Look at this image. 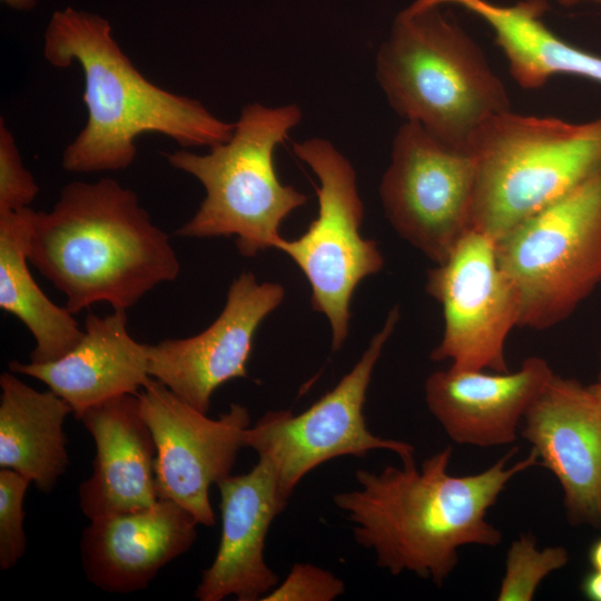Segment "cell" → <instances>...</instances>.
<instances>
[{
  "instance_id": "1",
  "label": "cell",
  "mask_w": 601,
  "mask_h": 601,
  "mask_svg": "<svg viewBox=\"0 0 601 601\" xmlns=\"http://www.w3.org/2000/svg\"><path fill=\"white\" fill-rule=\"evenodd\" d=\"M511 447L489 469L470 475H451V446L402 466L387 465L375 473L355 472L358 487L334 494L333 502L353 523L355 541L375 554L376 565L397 575L413 572L437 587L455 569L464 545L496 546L502 533L486 521L508 483L538 465L534 449L508 465Z\"/></svg>"
},
{
  "instance_id": "2",
  "label": "cell",
  "mask_w": 601,
  "mask_h": 601,
  "mask_svg": "<svg viewBox=\"0 0 601 601\" xmlns=\"http://www.w3.org/2000/svg\"><path fill=\"white\" fill-rule=\"evenodd\" d=\"M27 255L72 314L100 302L127 311L180 272L168 235L111 178L72 181L50 211L32 209Z\"/></svg>"
},
{
  "instance_id": "3",
  "label": "cell",
  "mask_w": 601,
  "mask_h": 601,
  "mask_svg": "<svg viewBox=\"0 0 601 601\" xmlns=\"http://www.w3.org/2000/svg\"><path fill=\"white\" fill-rule=\"evenodd\" d=\"M43 55L53 67L77 63L83 72L88 120L62 154L67 171L126 169L144 134L166 136L184 148H211L234 131L233 122L217 118L200 101L150 82L99 16L72 8L56 11L45 33Z\"/></svg>"
},
{
  "instance_id": "4",
  "label": "cell",
  "mask_w": 601,
  "mask_h": 601,
  "mask_svg": "<svg viewBox=\"0 0 601 601\" xmlns=\"http://www.w3.org/2000/svg\"><path fill=\"white\" fill-rule=\"evenodd\" d=\"M376 78L405 121L466 152L492 118L511 110L481 48L439 7L397 16L377 52Z\"/></svg>"
},
{
  "instance_id": "5",
  "label": "cell",
  "mask_w": 601,
  "mask_h": 601,
  "mask_svg": "<svg viewBox=\"0 0 601 601\" xmlns=\"http://www.w3.org/2000/svg\"><path fill=\"white\" fill-rule=\"evenodd\" d=\"M302 120L296 104H247L230 138L198 155L165 154L169 165L198 179L206 196L195 215L176 230L186 238L236 236L244 257L275 248L284 219L307 201L306 195L277 177L274 152Z\"/></svg>"
},
{
  "instance_id": "6",
  "label": "cell",
  "mask_w": 601,
  "mask_h": 601,
  "mask_svg": "<svg viewBox=\"0 0 601 601\" xmlns=\"http://www.w3.org/2000/svg\"><path fill=\"white\" fill-rule=\"evenodd\" d=\"M471 229L495 243L601 167V116L574 124L505 111L474 138Z\"/></svg>"
},
{
  "instance_id": "7",
  "label": "cell",
  "mask_w": 601,
  "mask_h": 601,
  "mask_svg": "<svg viewBox=\"0 0 601 601\" xmlns=\"http://www.w3.org/2000/svg\"><path fill=\"white\" fill-rule=\"evenodd\" d=\"M521 295L519 327L566 319L601 282V167L496 242Z\"/></svg>"
},
{
  "instance_id": "8",
  "label": "cell",
  "mask_w": 601,
  "mask_h": 601,
  "mask_svg": "<svg viewBox=\"0 0 601 601\" xmlns=\"http://www.w3.org/2000/svg\"><path fill=\"white\" fill-rule=\"evenodd\" d=\"M294 152L318 178V215L303 235L282 237L275 248L306 276L312 307L328 318L332 348L338 351L348 335L355 288L383 268L384 258L377 243L359 233L364 207L348 159L323 138L297 142Z\"/></svg>"
},
{
  "instance_id": "9",
  "label": "cell",
  "mask_w": 601,
  "mask_h": 601,
  "mask_svg": "<svg viewBox=\"0 0 601 601\" xmlns=\"http://www.w3.org/2000/svg\"><path fill=\"white\" fill-rule=\"evenodd\" d=\"M398 321L400 308L395 306L354 367L308 408L297 415L289 410L268 411L247 427L245 447L270 460L287 502L305 475L335 457H362L373 450H387L402 462L414 460L412 444L373 434L364 416L373 371Z\"/></svg>"
},
{
  "instance_id": "10",
  "label": "cell",
  "mask_w": 601,
  "mask_h": 601,
  "mask_svg": "<svg viewBox=\"0 0 601 601\" xmlns=\"http://www.w3.org/2000/svg\"><path fill=\"white\" fill-rule=\"evenodd\" d=\"M474 183L471 152L443 144L417 122L405 121L394 137L380 197L395 231L440 264L471 230Z\"/></svg>"
},
{
  "instance_id": "11",
  "label": "cell",
  "mask_w": 601,
  "mask_h": 601,
  "mask_svg": "<svg viewBox=\"0 0 601 601\" xmlns=\"http://www.w3.org/2000/svg\"><path fill=\"white\" fill-rule=\"evenodd\" d=\"M426 293L442 307L444 328L432 361L459 370L509 372L505 343L521 318V295L501 267L496 243L471 229L426 274Z\"/></svg>"
},
{
  "instance_id": "12",
  "label": "cell",
  "mask_w": 601,
  "mask_h": 601,
  "mask_svg": "<svg viewBox=\"0 0 601 601\" xmlns=\"http://www.w3.org/2000/svg\"><path fill=\"white\" fill-rule=\"evenodd\" d=\"M137 396L156 445L158 499L171 500L199 524L214 526L209 491L230 475L240 449L245 447L249 411L244 405L230 404L226 413L210 418L152 377Z\"/></svg>"
},
{
  "instance_id": "13",
  "label": "cell",
  "mask_w": 601,
  "mask_h": 601,
  "mask_svg": "<svg viewBox=\"0 0 601 601\" xmlns=\"http://www.w3.org/2000/svg\"><path fill=\"white\" fill-rule=\"evenodd\" d=\"M284 295L282 285L259 283L253 273H242L231 283L221 313L206 329L148 345L149 375L207 414L220 385L247 377L255 333Z\"/></svg>"
},
{
  "instance_id": "14",
  "label": "cell",
  "mask_w": 601,
  "mask_h": 601,
  "mask_svg": "<svg viewBox=\"0 0 601 601\" xmlns=\"http://www.w3.org/2000/svg\"><path fill=\"white\" fill-rule=\"evenodd\" d=\"M520 433L559 481L568 522L601 529V401L590 386L554 375Z\"/></svg>"
},
{
  "instance_id": "15",
  "label": "cell",
  "mask_w": 601,
  "mask_h": 601,
  "mask_svg": "<svg viewBox=\"0 0 601 601\" xmlns=\"http://www.w3.org/2000/svg\"><path fill=\"white\" fill-rule=\"evenodd\" d=\"M221 535L213 563L201 572L195 591L199 601L262 600L279 579L265 560V543L275 518L287 501L282 496L275 466L266 456L247 473L221 480Z\"/></svg>"
},
{
  "instance_id": "16",
  "label": "cell",
  "mask_w": 601,
  "mask_h": 601,
  "mask_svg": "<svg viewBox=\"0 0 601 601\" xmlns=\"http://www.w3.org/2000/svg\"><path fill=\"white\" fill-rule=\"evenodd\" d=\"M548 362L525 358L515 372L485 373L450 366L425 381V403L449 437L461 445L512 444L522 420L554 377Z\"/></svg>"
},
{
  "instance_id": "17",
  "label": "cell",
  "mask_w": 601,
  "mask_h": 601,
  "mask_svg": "<svg viewBox=\"0 0 601 601\" xmlns=\"http://www.w3.org/2000/svg\"><path fill=\"white\" fill-rule=\"evenodd\" d=\"M197 525L186 509L168 499L92 519L80 540L87 580L110 593L144 590L166 564L193 546Z\"/></svg>"
},
{
  "instance_id": "18",
  "label": "cell",
  "mask_w": 601,
  "mask_h": 601,
  "mask_svg": "<svg viewBox=\"0 0 601 601\" xmlns=\"http://www.w3.org/2000/svg\"><path fill=\"white\" fill-rule=\"evenodd\" d=\"M78 421L96 446L91 475L79 486L85 516L92 520L156 503V445L138 396L112 397L86 410Z\"/></svg>"
},
{
  "instance_id": "19",
  "label": "cell",
  "mask_w": 601,
  "mask_h": 601,
  "mask_svg": "<svg viewBox=\"0 0 601 601\" xmlns=\"http://www.w3.org/2000/svg\"><path fill=\"white\" fill-rule=\"evenodd\" d=\"M148 344L127 331L126 309L98 316L89 313L78 344L48 363L11 361L9 370L45 383L65 400L76 420L89 407L112 397L137 395L151 377Z\"/></svg>"
},
{
  "instance_id": "20",
  "label": "cell",
  "mask_w": 601,
  "mask_h": 601,
  "mask_svg": "<svg viewBox=\"0 0 601 601\" xmlns=\"http://www.w3.org/2000/svg\"><path fill=\"white\" fill-rule=\"evenodd\" d=\"M441 4L459 6L492 29L520 87L538 89L558 75L601 85V56L568 42L543 22L548 0H521L510 6L490 0H415L407 10L417 12Z\"/></svg>"
},
{
  "instance_id": "21",
  "label": "cell",
  "mask_w": 601,
  "mask_h": 601,
  "mask_svg": "<svg viewBox=\"0 0 601 601\" xmlns=\"http://www.w3.org/2000/svg\"><path fill=\"white\" fill-rule=\"evenodd\" d=\"M0 467L50 492L69 465L63 422L71 406L51 390L39 392L16 373L0 375Z\"/></svg>"
},
{
  "instance_id": "22",
  "label": "cell",
  "mask_w": 601,
  "mask_h": 601,
  "mask_svg": "<svg viewBox=\"0 0 601 601\" xmlns=\"http://www.w3.org/2000/svg\"><path fill=\"white\" fill-rule=\"evenodd\" d=\"M32 209L0 213V307L36 339L30 362L48 363L71 351L83 335L73 314L51 302L29 270L27 243Z\"/></svg>"
},
{
  "instance_id": "23",
  "label": "cell",
  "mask_w": 601,
  "mask_h": 601,
  "mask_svg": "<svg viewBox=\"0 0 601 601\" xmlns=\"http://www.w3.org/2000/svg\"><path fill=\"white\" fill-rule=\"evenodd\" d=\"M569 562L563 546L536 548L535 536L522 533L513 541L505 559V573L497 593L499 601H531L539 584L551 572Z\"/></svg>"
},
{
  "instance_id": "24",
  "label": "cell",
  "mask_w": 601,
  "mask_h": 601,
  "mask_svg": "<svg viewBox=\"0 0 601 601\" xmlns=\"http://www.w3.org/2000/svg\"><path fill=\"white\" fill-rule=\"evenodd\" d=\"M31 481L8 469L0 471V569L8 571L23 556V501Z\"/></svg>"
},
{
  "instance_id": "25",
  "label": "cell",
  "mask_w": 601,
  "mask_h": 601,
  "mask_svg": "<svg viewBox=\"0 0 601 601\" xmlns=\"http://www.w3.org/2000/svg\"><path fill=\"white\" fill-rule=\"evenodd\" d=\"M39 193L32 174L24 167L14 136L0 120V213L29 207Z\"/></svg>"
},
{
  "instance_id": "26",
  "label": "cell",
  "mask_w": 601,
  "mask_h": 601,
  "mask_svg": "<svg viewBox=\"0 0 601 601\" xmlns=\"http://www.w3.org/2000/svg\"><path fill=\"white\" fill-rule=\"evenodd\" d=\"M345 582L312 563L296 562L280 584L262 601H332L344 594Z\"/></svg>"
},
{
  "instance_id": "27",
  "label": "cell",
  "mask_w": 601,
  "mask_h": 601,
  "mask_svg": "<svg viewBox=\"0 0 601 601\" xmlns=\"http://www.w3.org/2000/svg\"><path fill=\"white\" fill-rule=\"evenodd\" d=\"M581 590L585 598L592 601H601V571L593 570L584 575Z\"/></svg>"
},
{
  "instance_id": "28",
  "label": "cell",
  "mask_w": 601,
  "mask_h": 601,
  "mask_svg": "<svg viewBox=\"0 0 601 601\" xmlns=\"http://www.w3.org/2000/svg\"><path fill=\"white\" fill-rule=\"evenodd\" d=\"M588 560L593 570L601 571V536L590 545Z\"/></svg>"
},
{
  "instance_id": "29",
  "label": "cell",
  "mask_w": 601,
  "mask_h": 601,
  "mask_svg": "<svg viewBox=\"0 0 601 601\" xmlns=\"http://www.w3.org/2000/svg\"><path fill=\"white\" fill-rule=\"evenodd\" d=\"M3 1L19 9L30 8L35 4V0H3Z\"/></svg>"
},
{
  "instance_id": "30",
  "label": "cell",
  "mask_w": 601,
  "mask_h": 601,
  "mask_svg": "<svg viewBox=\"0 0 601 601\" xmlns=\"http://www.w3.org/2000/svg\"><path fill=\"white\" fill-rule=\"evenodd\" d=\"M556 2L563 7H573L585 2L601 4V0H556Z\"/></svg>"
},
{
  "instance_id": "31",
  "label": "cell",
  "mask_w": 601,
  "mask_h": 601,
  "mask_svg": "<svg viewBox=\"0 0 601 601\" xmlns=\"http://www.w3.org/2000/svg\"><path fill=\"white\" fill-rule=\"evenodd\" d=\"M591 391L598 396V398L601 401V383L595 382L593 384L589 385Z\"/></svg>"
},
{
  "instance_id": "32",
  "label": "cell",
  "mask_w": 601,
  "mask_h": 601,
  "mask_svg": "<svg viewBox=\"0 0 601 601\" xmlns=\"http://www.w3.org/2000/svg\"><path fill=\"white\" fill-rule=\"evenodd\" d=\"M597 382L601 383V351H600V370H599L598 381Z\"/></svg>"
}]
</instances>
